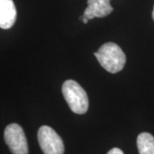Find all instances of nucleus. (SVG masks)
Here are the masks:
<instances>
[{
    "label": "nucleus",
    "instance_id": "obj_5",
    "mask_svg": "<svg viewBox=\"0 0 154 154\" xmlns=\"http://www.w3.org/2000/svg\"><path fill=\"white\" fill-rule=\"evenodd\" d=\"M113 11L110 0H88V7L83 13V17L92 20L94 18L107 17Z\"/></svg>",
    "mask_w": 154,
    "mask_h": 154
},
{
    "label": "nucleus",
    "instance_id": "obj_6",
    "mask_svg": "<svg viewBox=\"0 0 154 154\" xmlns=\"http://www.w3.org/2000/svg\"><path fill=\"white\" fill-rule=\"evenodd\" d=\"M16 20L17 9L13 0H0V28H11Z\"/></svg>",
    "mask_w": 154,
    "mask_h": 154
},
{
    "label": "nucleus",
    "instance_id": "obj_8",
    "mask_svg": "<svg viewBox=\"0 0 154 154\" xmlns=\"http://www.w3.org/2000/svg\"><path fill=\"white\" fill-rule=\"evenodd\" d=\"M107 154H124V153H123V152L122 151L121 149L117 148V147H115V148H112L111 150H110Z\"/></svg>",
    "mask_w": 154,
    "mask_h": 154
},
{
    "label": "nucleus",
    "instance_id": "obj_3",
    "mask_svg": "<svg viewBox=\"0 0 154 154\" xmlns=\"http://www.w3.org/2000/svg\"><path fill=\"white\" fill-rule=\"evenodd\" d=\"M38 141L44 154H63V140L55 130L49 126H42L38 131Z\"/></svg>",
    "mask_w": 154,
    "mask_h": 154
},
{
    "label": "nucleus",
    "instance_id": "obj_7",
    "mask_svg": "<svg viewBox=\"0 0 154 154\" xmlns=\"http://www.w3.org/2000/svg\"><path fill=\"white\" fill-rule=\"evenodd\" d=\"M137 147L140 154H154V137L149 133L140 134L137 137Z\"/></svg>",
    "mask_w": 154,
    "mask_h": 154
},
{
    "label": "nucleus",
    "instance_id": "obj_4",
    "mask_svg": "<svg viewBox=\"0 0 154 154\" xmlns=\"http://www.w3.org/2000/svg\"><path fill=\"white\" fill-rule=\"evenodd\" d=\"M5 140L13 154H28L27 138L20 125L11 123L6 127Z\"/></svg>",
    "mask_w": 154,
    "mask_h": 154
},
{
    "label": "nucleus",
    "instance_id": "obj_1",
    "mask_svg": "<svg viewBox=\"0 0 154 154\" xmlns=\"http://www.w3.org/2000/svg\"><path fill=\"white\" fill-rule=\"evenodd\" d=\"M94 56L100 65L111 74L120 72L126 63V56L119 45L113 42L102 45Z\"/></svg>",
    "mask_w": 154,
    "mask_h": 154
},
{
    "label": "nucleus",
    "instance_id": "obj_9",
    "mask_svg": "<svg viewBox=\"0 0 154 154\" xmlns=\"http://www.w3.org/2000/svg\"><path fill=\"white\" fill-rule=\"evenodd\" d=\"M152 18H153V20H154V8H153V11H152Z\"/></svg>",
    "mask_w": 154,
    "mask_h": 154
},
{
    "label": "nucleus",
    "instance_id": "obj_2",
    "mask_svg": "<svg viewBox=\"0 0 154 154\" xmlns=\"http://www.w3.org/2000/svg\"><path fill=\"white\" fill-rule=\"evenodd\" d=\"M62 92L70 110L75 114H85L88 110V94L75 81L67 80L63 84Z\"/></svg>",
    "mask_w": 154,
    "mask_h": 154
}]
</instances>
